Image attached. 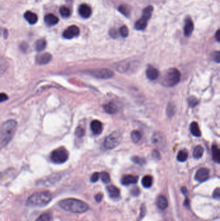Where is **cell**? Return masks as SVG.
<instances>
[{"label": "cell", "mask_w": 220, "mask_h": 221, "mask_svg": "<svg viewBox=\"0 0 220 221\" xmlns=\"http://www.w3.org/2000/svg\"><path fill=\"white\" fill-rule=\"evenodd\" d=\"M103 197V196L102 193H97L95 196V200L97 202H100L102 200Z\"/></svg>", "instance_id": "cell-44"}, {"label": "cell", "mask_w": 220, "mask_h": 221, "mask_svg": "<svg viewBox=\"0 0 220 221\" xmlns=\"http://www.w3.org/2000/svg\"><path fill=\"white\" fill-rule=\"evenodd\" d=\"M213 196V198H214L215 199H218V200L219 199V197H220V190H219V187H217L216 189L214 191Z\"/></svg>", "instance_id": "cell-40"}, {"label": "cell", "mask_w": 220, "mask_h": 221, "mask_svg": "<svg viewBox=\"0 0 220 221\" xmlns=\"http://www.w3.org/2000/svg\"><path fill=\"white\" fill-rule=\"evenodd\" d=\"M121 135L118 132H113L106 138L104 142V146L106 149L112 150L117 147L121 141Z\"/></svg>", "instance_id": "cell-7"}, {"label": "cell", "mask_w": 220, "mask_h": 221, "mask_svg": "<svg viewBox=\"0 0 220 221\" xmlns=\"http://www.w3.org/2000/svg\"><path fill=\"white\" fill-rule=\"evenodd\" d=\"M146 77L150 80H154L158 78L159 72L154 67H149L146 71Z\"/></svg>", "instance_id": "cell-18"}, {"label": "cell", "mask_w": 220, "mask_h": 221, "mask_svg": "<svg viewBox=\"0 0 220 221\" xmlns=\"http://www.w3.org/2000/svg\"><path fill=\"white\" fill-rule=\"evenodd\" d=\"M209 177V170L207 168H200L195 175V181L198 182H204Z\"/></svg>", "instance_id": "cell-10"}, {"label": "cell", "mask_w": 220, "mask_h": 221, "mask_svg": "<svg viewBox=\"0 0 220 221\" xmlns=\"http://www.w3.org/2000/svg\"><path fill=\"white\" fill-rule=\"evenodd\" d=\"M152 156L154 158H156L157 159H158L159 157H160V155H159V153L157 151H154V152L152 153Z\"/></svg>", "instance_id": "cell-46"}, {"label": "cell", "mask_w": 220, "mask_h": 221, "mask_svg": "<svg viewBox=\"0 0 220 221\" xmlns=\"http://www.w3.org/2000/svg\"><path fill=\"white\" fill-rule=\"evenodd\" d=\"M100 178V174L98 173H94L92 174L91 178V181L92 182H96Z\"/></svg>", "instance_id": "cell-39"}, {"label": "cell", "mask_w": 220, "mask_h": 221, "mask_svg": "<svg viewBox=\"0 0 220 221\" xmlns=\"http://www.w3.org/2000/svg\"><path fill=\"white\" fill-rule=\"evenodd\" d=\"M180 72L177 69L175 68L170 69L163 78V84L167 87H173L180 81Z\"/></svg>", "instance_id": "cell-4"}, {"label": "cell", "mask_w": 220, "mask_h": 221, "mask_svg": "<svg viewBox=\"0 0 220 221\" xmlns=\"http://www.w3.org/2000/svg\"><path fill=\"white\" fill-rule=\"evenodd\" d=\"M182 193H184V194H185V193H186V187H183L182 188Z\"/></svg>", "instance_id": "cell-50"}, {"label": "cell", "mask_w": 220, "mask_h": 221, "mask_svg": "<svg viewBox=\"0 0 220 221\" xmlns=\"http://www.w3.org/2000/svg\"><path fill=\"white\" fill-rule=\"evenodd\" d=\"M187 159H188V153H187L186 151L184 150L180 151L177 155V159L180 162H185L187 160Z\"/></svg>", "instance_id": "cell-29"}, {"label": "cell", "mask_w": 220, "mask_h": 221, "mask_svg": "<svg viewBox=\"0 0 220 221\" xmlns=\"http://www.w3.org/2000/svg\"><path fill=\"white\" fill-rule=\"evenodd\" d=\"M91 74L92 76L101 79L110 78L113 76V72L107 69L93 70L91 71Z\"/></svg>", "instance_id": "cell-8"}, {"label": "cell", "mask_w": 220, "mask_h": 221, "mask_svg": "<svg viewBox=\"0 0 220 221\" xmlns=\"http://www.w3.org/2000/svg\"><path fill=\"white\" fill-rule=\"evenodd\" d=\"M198 103V100L195 97H191L189 99V104L192 107H194Z\"/></svg>", "instance_id": "cell-38"}, {"label": "cell", "mask_w": 220, "mask_h": 221, "mask_svg": "<svg viewBox=\"0 0 220 221\" xmlns=\"http://www.w3.org/2000/svg\"><path fill=\"white\" fill-rule=\"evenodd\" d=\"M8 68V63L3 57L0 55V76H2Z\"/></svg>", "instance_id": "cell-25"}, {"label": "cell", "mask_w": 220, "mask_h": 221, "mask_svg": "<svg viewBox=\"0 0 220 221\" xmlns=\"http://www.w3.org/2000/svg\"><path fill=\"white\" fill-rule=\"evenodd\" d=\"M119 31L120 35L122 37L126 38V37L128 36V28L126 26H122L121 27H120Z\"/></svg>", "instance_id": "cell-35"}, {"label": "cell", "mask_w": 220, "mask_h": 221, "mask_svg": "<svg viewBox=\"0 0 220 221\" xmlns=\"http://www.w3.org/2000/svg\"><path fill=\"white\" fill-rule=\"evenodd\" d=\"M59 206L65 211L77 213V214L84 213L88 209V206L87 205V204L82 200L73 198L66 199L61 200L59 202Z\"/></svg>", "instance_id": "cell-1"}, {"label": "cell", "mask_w": 220, "mask_h": 221, "mask_svg": "<svg viewBox=\"0 0 220 221\" xmlns=\"http://www.w3.org/2000/svg\"><path fill=\"white\" fill-rule=\"evenodd\" d=\"M102 181L104 183H109L110 181V175L107 172H102L100 175Z\"/></svg>", "instance_id": "cell-34"}, {"label": "cell", "mask_w": 220, "mask_h": 221, "mask_svg": "<svg viewBox=\"0 0 220 221\" xmlns=\"http://www.w3.org/2000/svg\"><path fill=\"white\" fill-rule=\"evenodd\" d=\"M175 106L174 105H169L167 109V114L169 117H172L174 113Z\"/></svg>", "instance_id": "cell-37"}, {"label": "cell", "mask_w": 220, "mask_h": 221, "mask_svg": "<svg viewBox=\"0 0 220 221\" xmlns=\"http://www.w3.org/2000/svg\"><path fill=\"white\" fill-rule=\"evenodd\" d=\"M156 205L161 209H165L168 207L167 199L164 196H159L156 199Z\"/></svg>", "instance_id": "cell-20"}, {"label": "cell", "mask_w": 220, "mask_h": 221, "mask_svg": "<svg viewBox=\"0 0 220 221\" xmlns=\"http://www.w3.org/2000/svg\"><path fill=\"white\" fill-rule=\"evenodd\" d=\"M52 195L49 191H39L31 195L27 200V204L31 206H43L51 202Z\"/></svg>", "instance_id": "cell-3"}, {"label": "cell", "mask_w": 220, "mask_h": 221, "mask_svg": "<svg viewBox=\"0 0 220 221\" xmlns=\"http://www.w3.org/2000/svg\"><path fill=\"white\" fill-rule=\"evenodd\" d=\"M138 177L132 175H127L124 176L121 179V183L125 186L134 184L137 183Z\"/></svg>", "instance_id": "cell-14"}, {"label": "cell", "mask_w": 220, "mask_h": 221, "mask_svg": "<svg viewBox=\"0 0 220 221\" xmlns=\"http://www.w3.org/2000/svg\"><path fill=\"white\" fill-rule=\"evenodd\" d=\"M8 98H9V97H8L7 94H5V93H0V103L3 102L7 100Z\"/></svg>", "instance_id": "cell-42"}, {"label": "cell", "mask_w": 220, "mask_h": 221, "mask_svg": "<svg viewBox=\"0 0 220 221\" xmlns=\"http://www.w3.org/2000/svg\"><path fill=\"white\" fill-rule=\"evenodd\" d=\"M191 131L194 136H196V137H199L201 135L200 129L199 128V126L198 124V123H196V122H192L191 124Z\"/></svg>", "instance_id": "cell-23"}, {"label": "cell", "mask_w": 220, "mask_h": 221, "mask_svg": "<svg viewBox=\"0 0 220 221\" xmlns=\"http://www.w3.org/2000/svg\"><path fill=\"white\" fill-rule=\"evenodd\" d=\"M212 152H213V160L216 163H219V150L216 145H213L212 147Z\"/></svg>", "instance_id": "cell-26"}, {"label": "cell", "mask_w": 220, "mask_h": 221, "mask_svg": "<svg viewBox=\"0 0 220 221\" xmlns=\"http://www.w3.org/2000/svg\"><path fill=\"white\" fill-rule=\"evenodd\" d=\"M44 20L48 26H54L59 21L58 18L53 14H48L46 15Z\"/></svg>", "instance_id": "cell-15"}, {"label": "cell", "mask_w": 220, "mask_h": 221, "mask_svg": "<svg viewBox=\"0 0 220 221\" xmlns=\"http://www.w3.org/2000/svg\"><path fill=\"white\" fill-rule=\"evenodd\" d=\"M79 15L83 18H88L92 14L91 8L87 4H81L78 10Z\"/></svg>", "instance_id": "cell-11"}, {"label": "cell", "mask_w": 220, "mask_h": 221, "mask_svg": "<svg viewBox=\"0 0 220 221\" xmlns=\"http://www.w3.org/2000/svg\"><path fill=\"white\" fill-rule=\"evenodd\" d=\"M132 160H133V162L136 163H138V164H143V163L145 162L143 159L138 157H134V158L132 159Z\"/></svg>", "instance_id": "cell-41"}, {"label": "cell", "mask_w": 220, "mask_h": 221, "mask_svg": "<svg viewBox=\"0 0 220 221\" xmlns=\"http://www.w3.org/2000/svg\"><path fill=\"white\" fill-rule=\"evenodd\" d=\"M68 151L63 147L55 150L51 155V160L55 163H63L68 160Z\"/></svg>", "instance_id": "cell-6"}, {"label": "cell", "mask_w": 220, "mask_h": 221, "mask_svg": "<svg viewBox=\"0 0 220 221\" xmlns=\"http://www.w3.org/2000/svg\"><path fill=\"white\" fill-rule=\"evenodd\" d=\"M203 154V148L201 145H198L195 147L193 151L194 158L199 159L202 157Z\"/></svg>", "instance_id": "cell-28"}, {"label": "cell", "mask_w": 220, "mask_h": 221, "mask_svg": "<svg viewBox=\"0 0 220 221\" xmlns=\"http://www.w3.org/2000/svg\"><path fill=\"white\" fill-rule=\"evenodd\" d=\"M76 135L78 137H82L84 135H85V131L82 127H78L76 129V132H75Z\"/></svg>", "instance_id": "cell-36"}, {"label": "cell", "mask_w": 220, "mask_h": 221, "mask_svg": "<svg viewBox=\"0 0 220 221\" xmlns=\"http://www.w3.org/2000/svg\"><path fill=\"white\" fill-rule=\"evenodd\" d=\"M216 39H217L218 42H219V30H218L216 32Z\"/></svg>", "instance_id": "cell-48"}, {"label": "cell", "mask_w": 220, "mask_h": 221, "mask_svg": "<svg viewBox=\"0 0 220 221\" xmlns=\"http://www.w3.org/2000/svg\"><path fill=\"white\" fill-rule=\"evenodd\" d=\"M60 14L64 18H68L70 16V11L68 7L65 6H62L60 9Z\"/></svg>", "instance_id": "cell-31"}, {"label": "cell", "mask_w": 220, "mask_h": 221, "mask_svg": "<svg viewBox=\"0 0 220 221\" xmlns=\"http://www.w3.org/2000/svg\"><path fill=\"white\" fill-rule=\"evenodd\" d=\"M103 108L106 112L109 114L115 113L118 110L117 105L114 102H109L107 104H105Z\"/></svg>", "instance_id": "cell-22"}, {"label": "cell", "mask_w": 220, "mask_h": 221, "mask_svg": "<svg viewBox=\"0 0 220 221\" xmlns=\"http://www.w3.org/2000/svg\"><path fill=\"white\" fill-rule=\"evenodd\" d=\"M214 59L216 62H217L218 63L219 62V59H220V57H219V52H216L214 53Z\"/></svg>", "instance_id": "cell-45"}, {"label": "cell", "mask_w": 220, "mask_h": 221, "mask_svg": "<svg viewBox=\"0 0 220 221\" xmlns=\"http://www.w3.org/2000/svg\"><path fill=\"white\" fill-rule=\"evenodd\" d=\"M131 138L134 142L137 143L141 140V135L138 131H134L131 133Z\"/></svg>", "instance_id": "cell-32"}, {"label": "cell", "mask_w": 220, "mask_h": 221, "mask_svg": "<svg viewBox=\"0 0 220 221\" xmlns=\"http://www.w3.org/2000/svg\"><path fill=\"white\" fill-rule=\"evenodd\" d=\"M47 46V42L44 39H39L36 42L35 48L37 51H42Z\"/></svg>", "instance_id": "cell-24"}, {"label": "cell", "mask_w": 220, "mask_h": 221, "mask_svg": "<svg viewBox=\"0 0 220 221\" xmlns=\"http://www.w3.org/2000/svg\"><path fill=\"white\" fill-rule=\"evenodd\" d=\"M17 122L9 120L4 122L0 128V145L5 146L9 143L16 133Z\"/></svg>", "instance_id": "cell-2"}, {"label": "cell", "mask_w": 220, "mask_h": 221, "mask_svg": "<svg viewBox=\"0 0 220 221\" xmlns=\"http://www.w3.org/2000/svg\"><path fill=\"white\" fill-rule=\"evenodd\" d=\"M79 29L76 25H71L65 30L63 36L66 39H72L79 35Z\"/></svg>", "instance_id": "cell-9"}, {"label": "cell", "mask_w": 220, "mask_h": 221, "mask_svg": "<svg viewBox=\"0 0 220 221\" xmlns=\"http://www.w3.org/2000/svg\"><path fill=\"white\" fill-rule=\"evenodd\" d=\"M118 11L125 16H128L130 13V8L127 5H121L120 7L118 8Z\"/></svg>", "instance_id": "cell-30"}, {"label": "cell", "mask_w": 220, "mask_h": 221, "mask_svg": "<svg viewBox=\"0 0 220 221\" xmlns=\"http://www.w3.org/2000/svg\"><path fill=\"white\" fill-rule=\"evenodd\" d=\"M189 203H190L189 200H188L187 199H185V202H184V204H185V205L186 207H188V206H189Z\"/></svg>", "instance_id": "cell-49"}, {"label": "cell", "mask_w": 220, "mask_h": 221, "mask_svg": "<svg viewBox=\"0 0 220 221\" xmlns=\"http://www.w3.org/2000/svg\"><path fill=\"white\" fill-rule=\"evenodd\" d=\"M152 182H153L152 177L150 175H146L143 178L141 183H142V185L143 186V187H145L146 188H148L152 186Z\"/></svg>", "instance_id": "cell-27"}, {"label": "cell", "mask_w": 220, "mask_h": 221, "mask_svg": "<svg viewBox=\"0 0 220 221\" xmlns=\"http://www.w3.org/2000/svg\"><path fill=\"white\" fill-rule=\"evenodd\" d=\"M52 60V55L50 53H44L37 57L36 62L39 65H45L49 63Z\"/></svg>", "instance_id": "cell-12"}, {"label": "cell", "mask_w": 220, "mask_h": 221, "mask_svg": "<svg viewBox=\"0 0 220 221\" xmlns=\"http://www.w3.org/2000/svg\"><path fill=\"white\" fill-rule=\"evenodd\" d=\"M91 127L95 135H100L103 131V125L99 120H93L91 124Z\"/></svg>", "instance_id": "cell-13"}, {"label": "cell", "mask_w": 220, "mask_h": 221, "mask_svg": "<svg viewBox=\"0 0 220 221\" xmlns=\"http://www.w3.org/2000/svg\"><path fill=\"white\" fill-rule=\"evenodd\" d=\"M107 191L109 196L112 199H116L120 195V191L118 188L114 186H109L107 187Z\"/></svg>", "instance_id": "cell-19"}, {"label": "cell", "mask_w": 220, "mask_h": 221, "mask_svg": "<svg viewBox=\"0 0 220 221\" xmlns=\"http://www.w3.org/2000/svg\"><path fill=\"white\" fill-rule=\"evenodd\" d=\"M118 34H117V32L114 30H110V36L113 38H116Z\"/></svg>", "instance_id": "cell-47"}, {"label": "cell", "mask_w": 220, "mask_h": 221, "mask_svg": "<svg viewBox=\"0 0 220 221\" xmlns=\"http://www.w3.org/2000/svg\"><path fill=\"white\" fill-rule=\"evenodd\" d=\"M131 194L134 196H137L138 195L140 194V190L138 187H134L131 190Z\"/></svg>", "instance_id": "cell-43"}, {"label": "cell", "mask_w": 220, "mask_h": 221, "mask_svg": "<svg viewBox=\"0 0 220 221\" xmlns=\"http://www.w3.org/2000/svg\"><path fill=\"white\" fill-rule=\"evenodd\" d=\"M164 136L160 133H156L152 136V142L158 146L162 145L164 144Z\"/></svg>", "instance_id": "cell-21"}, {"label": "cell", "mask_w": 220, "mask_h": 221, "mask_svg": "<svg viewBox=\"0 0 220 221\" xmlns=\"http://www.w3.org/2000/svg\"><path fill=\"white\" fill-rule=\"evenodd\" d=\"M152 11L153 8L152 6H148L145 8L141 17L135 23V29L136 30H143L146 27L148 21L152 16Z\"/></svg>", "instance_id": "cell-5"}, {"label": "cell", "mask_w": 220, "mask_h": 221, "mask_svg": "<svg viewBox=\"0 0 220 221\" xmlns=\"http://www.w3.org/2000/svg\"><path fill=\"white\" fill-rule=\"evenodd\" d=\"M51 219V215L48 213H44L41 215L35 221H50Z\"/></svg>", "instance_id": "cell-33"}, {"label": "cell", "mask_w": 220, "mask_h": 221, "mask_svg": "<svg viewBox=\"0 0 220 221\" xmlns=\"http://www.w3.org/2000/svg\"><path fill=\"white\" fill-rule=\"evenodd\" d=\"M194 30V23L191 19L188 18L186 19L184 27V34L186 36L189 37L191 35Z\"/></svg>", "instance_id": "cell-16"}, {"label": "cell", "mask_w": 220, "mask_h": 221, "mask_svg": "<svg viewBox=\"0 0 220 221\" xmlns=\"http://www.w3.org/2000/svg\"><path fill=\"white\" fill-rule=\"evenodd\" d=\"M24 18L30 25H34L38 21V16L31 11H27L24 14Z\"/></svg>", "instance_id": "cell-17"}]
</instances>
